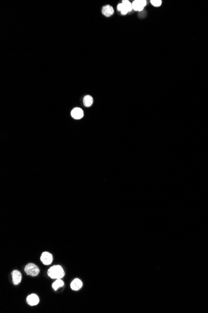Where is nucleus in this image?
Instances as JSON below:
<instances>
[{
  "mask_svg": "<svg viewBox=\"0 0 208 313\" xmlns=\"http://www.w3.org/2000/svg\"><path fill=\"white\" fill-rule=\"evenodd\" d=\"M48 274L51 278L57 279L63 278L65 275V273L61 266H54L49 268L48 271Z\"/></svg>",
  "mask_w": 208,
  "mask_h": 313,
  "instance_id": "1",
  "label": "nucleus"
},
{
  "mask_svg": "<svg viewBox=\"0 0 208 313\" xmlns=\"http://www.w3.org/2000/svg\"><path fill=\"white\" fill-rule=\"evenodd\" d=\"M24 271L27 274L33 277L38 276L39 273L38 267L33 263H29L27 264L24 268Z\"/></svg>",
  "mask_w": 208,
  "mask_h": 313,
  "instance_id": "2",
  "label": "nucleus"
},
{
  "mask_svg": "<svg viewBox=\"0 0 208 313\" xmlns=\"http://www.w3.org/2000/svg\"><path fill=\"white\" fill-rule=\"evenodd\" d=\"M147 5L145 0H136L132 3V7L135 11H141L144 7Z\"/></svg>",
  "mask_w": 208,
  "mask_h": 313,
  "instance_id": "3",
  "label": "nucleus"
},
{
  "mask_svg": "<svg viewBox=\"0 0 208 313\" xmlns=\"http://www.w3.org/2000/svg\"><path fill=\"white\" fill-rule=\"evenodd\" d=\"M41 260L45 265L51 264L53 260L52 255L48 252H44L41 256Z\"/></svg>",
  "mask_w": 208,
  "mask_h": 313,
  "instance_id": "4",
  "label": "nucleus"
},
{
  "mask_svg": "<svg viewBox=\"0 0 208 313\" xmlns=\"http://www.w3.org/2000/svg\"><path fill=\"white\" fill-rule=\"evenodd\" d=\"M72 117L76 120H80L84 116V112L82 109L76 108L71 111Z\"/></svg>",
  "mask_w": 208,
  "mask_h": 313,
  "instance_id": "5",
  "label": "nucleus"
},
{
  "mask_svg": "<svg viewBox=\"0 0 208 313\" xmlns=\"http://www.w3.org/2000/svg\"><path fill=\"white\" fill-rule=\"evenodd\" d=\"M27 302L30 306H36L39 303V299L37 295L32 294L27 298Z\"/></svg>",
  "mask_w": 208,
  "mask_h": 313,
  "instance_id": "6",
  "label": "nucleus"
},
{
  "mask_svg": "<svg viewBox=\"0 0 208 313\" xmlns=\"http://www.w3.org/2000/svg\"><path fill=\"white\" fill-rule=\"evenodd\" d=\"M11 275H12L13 284L14 285L19 284L21 283V278H22L21 274L20 273V272L16 271V270L13 271L11 273Z\"/></svg>",
  "mask_w": 208,
  "mask_h": 313,
  "instance_id": "7",
  "label": "nucleus"
},
{
  "mask_svg": "<svg viewBox=\"0 0 208 313\" xmlns=\"http://www.w3.org/2000/svg\"><path fill=\"white\" fill-rule=\"evenodd\" d=\"M82 287V283L79 279H75L70 284V288L72 290L78 291Z\"/></svg>",
  "mask_w": 208,
  "mask_h": 313,
  "instance_id": "8",
  "label": "nucleus"
},
{
  "mask_svg": "<svg viewBox=\"0 0 208 313\" xmlns=\"http://www.w3.org/2000/svg\"><path fill=\"white\" fill-rule=\"evenodd\" d=\"M114 13L113 8L112 6L110 5H107L103 7L102 8V14L107 17H109L112 16Z\"/></svg>",
  "mask_w": 208,
  "mask_h": 313,
  "instance_id": "9",
  "label": "nucleus"
},
{
  "mask_svg": "<svg viewBox=\"0 0 208 313\" xmlns=\"http://www.w3.org/2000/svg\"><path fill=\"white\" fill-rule=\"evenodd\" d=\"M83 102H84V104L86 107H90L93 104V98L91 96H89V95L85 96L84 98Z\"/></svg>",
  "mask_w": 208,
  "mask_h": 313,
  "instance_id": "10",
  "label": "nucleus"
},
{
  "mask_svg": "<svg viewBox=\"0 0 208 313\" xmlns=\"http://www.w3.org/2000/svg\"><path fill=\"white\" fill-rule=\"evenodd\" d=\"M64 283L61 279H57L55 282L52 284V288L56 291L57 289L62 287L64 286Z\"/></svg>",
  "mask_w": 208,
  "mask_h": 313,
  "instance_id": "11",
  "label": "nucleus"
},
{
  "mask_svg": "<svg viewBox=\"0 0 208 313\" xmlns=\"http://www.w3.org/2000/svg\"><path fill=\"white\" fill-rule=\"evenodd\" d=\"M117 10H118L119 11H120L121 14H123V15L127 14L129 13L127 9L126 8L125 5L122 3L119 4V5L117 6Z\"/></svg>",
  "mask_w": 208,
  "mask_h": 313,
  "instance_id": "12",
  "label": "nucleus"
},
{
  "mask_svg": "<svg viewBox=\"0 0 208 313\" xmlns=\"http://www.w3.org/2000/svg\"><path fill=\"white\" fill-rule=\"evenodd\" d=\"M122 3L125 5L126 8L127 9V10L129 11V12H130L133 10L132 3H131L129 1H125H125L122 2Z\"/></svg>",
  "mask_w": 208,
  "mask_h": 313,
  "instance_id": "13",
  "label": "nucleus"
},
{
  "mask_svg": "<svg viewBox=\"0 0 208 313\" xmlns=\"http://www.w3.org/2000/svg\"><path fill=\"white\" fill-rule=\"evenodd\" d=\"M151 3L155 7H158L161 5L162 2L161 0H159V1L158 0H152V1H151Z\"/></svg>",
  "mask_w": 208,
  "mask_h": 313,
  "instance_id": "14",
  "label": "nucleus"
}]
</instances>
